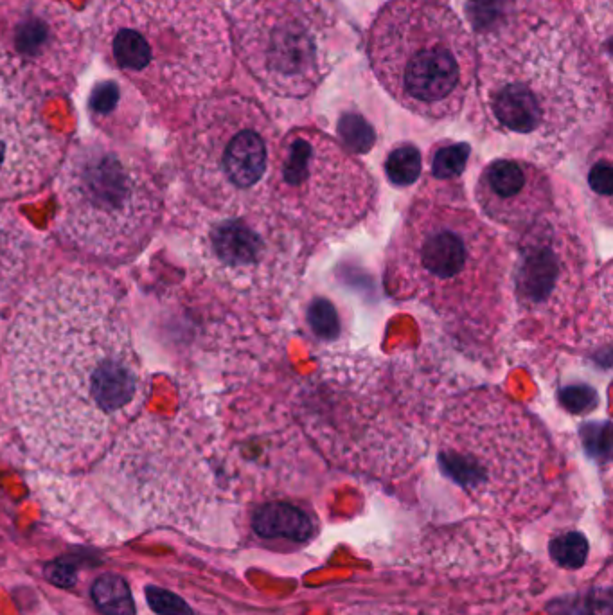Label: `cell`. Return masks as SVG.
<instances>
[{
    "label": "cell",
    "mask_w": 613,
    "mask_h": 615,
    "mask_svg": "<svg viewBox=\"0 0 613 615\" xmlns=\"http://www.w3.org/2000/svg\"><path fill=\"white\" fill-rule=\"evenodd\" d=\"M4 364L18 436L53 468L98 459L146 398L123 297L96 272L36 283L11 321Z\"/></svg>",
    "instance_id": "obj_1"
},
{
    "label": "cell",
    "mask_w": 613,
    "mask_h": 615,
    "mask_svg": "<svg viewBox=\"0 0 613 615\" xmlns=\"http://www.w3.org/2000/svg\"><path fill=\"white\" fill-rule=\"evenodd\" d=\"M486 38L479 98L498 134L549 152L608 107L601 63L574 20L515 18Z\"/></svg>",
    "instance_id": "obj_2"
},
{
    "label": "cell",
    "mask_w": 613,
    "mask_h": 615,
    "mask_svg": "<svg viewBox=\"0 0 613 615\" xmlns=\"http://www.w3.org/2000/svg\"><path fill=\"white\" fill-rule=\"evenodd\" d=\"M509 256L497 232L445 191L410 204L387 254V288L436 313L446 330L491 344L506 322Z\"/></svg>",
    "instance_id": "obj_3"
},
{
    "label": "cell",
    "mask_w": 613,
    "mask_h": 615,
    "mask_svg": "<svg viewBox=\"0 0 613 615\" xmlns=\"http://www.w3.org/2000/svg\"><path fill=\"white\" fill-rule=\"evenodd\" d=\"M437 459L477 508L504 517L542 511L558 477V450L540 419L498 389L455 396L437 425Z\"/></svg>",
    "instance_id": "obj_4"
},
{
    "label": "cell",
    "mask_w": 613,
    "mask_h": 615,
    "mask_svg": "<svg viewBox=\"0 0 613 615\" xmlns=\"http://www.w3.org/2000/svg\"><path fill=\"white\" fill-rule=\"evenodd\" d=\"M96 35L108 65L153 99L204 98L231 74L222 0H107Z\"/></svg>",
    "instance_id": "obj_5"
},
{
    "label": "cell",
    "mask_w": 613,
    "mask_h": 615,
    "mask_svg": "<svg viewBox=\"0 0 613 615\" xmlns=\"http://www.w3.org/2000/svg\"><path fill=\"white\" fill-rule=\"evenodd\" d=\"M62 240L107 263L134 258L152 240L162 213L159 179L135 153L103 141L74 146L58 168Z\"/></svg>",
    "instance_id": "obj_6"
},
{
    "label": "cell",
    "mask_w": 613,
    "mask_h": 615,
    "mask_svg": "<svg viewBox=\"0 0 613 615\" xmlns=\"http://www.w3.org/2000/svg\"><path fill=\"white\" fill-rule=\"evenodd\" d=\"M376 80L398 105L425 119L461 112L477 74V49L443 0H389L367 42Z\"/></svg>",
    "instance_id": "obj_7"
},
{
    "label": "cell",
    "mask_w": 613,
    "mask_h": 615,
    "mask_svg": "<svg viewBox=\"0 0 613 615\" xmlns=\"http://www.w3.org/2000/svg\"><path fill=\"white\" fill-rule=\"evenodd\" d=\"M276 126L254 99L220 94L202 101L182 141L189 189L211 213L232 214L270 204Z\"/></svg>",
    "instance_id": "obj_8"
},
{
    "label": "cell",
    "mask_w": 613,
    "mask_h": 615,
    "mask_svg": "<svg viewBox=\"0 0 613 615\" xmlns=\"http://www.w3.org/2000/svg\"><path fill=\"white\" fill-rule=\"evenodd\" d=\"M376 197L364 164L317 128H294L277 144L270 205L304 238L355 229L369 218Z\"/></svg>",
    "instance_id": "obj_9"
},
{
    "label": "cell",
    "mask_w": 613,
    "mask_h": 615,
    "mask_svg": "<svg viewBox=\"0 0 613 615\" xmlns=\"http://www.w3.org/2000/svg\"><path fill=\"white\" fill-rule=\"evenodd\" d=\"M232 20L241 62L272 96L308 98L331 69L333 0H234Z\"/></svg>",
    "instance_id": "obj_10"
},
{
    "label": "cell",
    "mask_w": 613,
    "mask_h": 615,
    "mask_svg": "<svg viewBox=\"0 0 613 615\" xmlns=\"http://www.w3.org/2000/svg\"><path fill=\"white\" fill-rule=\"evenodd\" d=\"M272 205L243 213H211L196 234L207 274L263 304H279L303 272V243Z\"/></svg>",
    "instance_id": "obj_11"
},
{
    "label": "cell",
    "mask_w": 613,
    "mask_h": 615,
    "mask_svg": "<svg viewBox=\"0 0 613 615\" xmlns=\"http://www.w3.org/2000/svg\"><path fill=\"white\" fill-rule=\"evenodd\" d=\"M592 268L583 234L556 211L520 232L513 290L518 317L531 335H569L570 326L585 315Z\"/></svg>",
    "instance_id": "obj_12"
},
{
    "label": "cell",
    "mask_w": 613,
    "mask_h": 615,
    "mask_svg": "<svg viewBox=\"0 0 613 615\" xmlns=\"http://www.w3.org/2000/svg\"><path fill=\"white\" fill-rule=\"evenodd\" d=\"M83 33L56 0H0V72L20 87L45 89L74 78Z\"/></svg>",
    "instance_id": "obj_13"
},
{
    "label": "cell",
    "mask_w": 613,
    "mask_h": 615,
    "mask_svg": "<svg viewBox=\"0 0 613 615\" xmlns=\"http://www.w3.org/2000/svg\"><path fill=\"white\" fill-rule=\"evenodd\" d=\"M60 161L62 139L36 110L31 92L0 72V202L35 193Z\"/></svg>",
    "instance_id": "obj_14"
},
{
    "label": "cell",
    "mask_w": 613,
    "mask_h": 615,
    "mask_svg": "<svg viewBox=\"0 0 613 615\" xmlns=\"http://www.w3.org/2000/svg\"><path fill=\"white\" fill-rule=\"evenodd\" d=\"M475 202L488 220L518 234L556 211L551 177L524 159L489 162L475 184Z\"/></svg>",
    "instance_id": "obj_15"
},
{
    "label": "cell",
    "mask_w": 613,
    "mask_h": 615,
    "mask_svg": "<svg viewBox=\"0 0 613 615\" xmlns=\"http://www.w3.org/2000/svg\"><path fill=\"white\" fill-rule=\"evenodd\" d=\"M252 529L261 538H285L290 542L310 540L315 526L310 513L286 500H268L252 515Z\"/></svg>",
    "instance_id": "obj_16"
},
{
    "label": "cell",
    "mask_w": 613,
    "mask_h": 615,
    "mask_svg": "<svg viewBox=\"0 0 613 615\" xmlns=\"http://www.w3.org/2000/svg\"><path fill=\"white\" fill-rule=\"evenodd\" d=\"M26 259V231L13 214L0 207V299L17 286Z\"/></svg>",
    "instance_id": "obj_17"
},
{
    "label": "cell",
    "mask_w": 613,
    "mask_h": 615,
    "mask_svg": "<svg viewBox=\"0 0 613 615\" xmlns=\"http://www.w3.org/2000/svg\"><path fill=\"white\" fill-rule=\"evenodd\" d=\"M92 599L105 615H135L134 596L121 576L105 574L92 585Z\"/></svg>",
    "instance_id": "obj_18"
},
{
    "label": "cell",
    "mask_w": 613,
    "mask_h": 615,
    "mask_svg": "<svg viewBox=\"0 0 613 615\" xmlns=\"http://www.w3.org/2000/svg\"><path fill=\"white\" fill-rule=\"evenodd\" d=\"M383 168L392 186L407 188V186H412L421 175L423 155L419 152L418 146L401 143L389 152Z\"/></svg>",
    "instance_id": "obj_19"
},
{
    "label": "cell",
    "mask_w": 613,
    "mask_h": 615,
    "mask_svg": "<svg viewBox=\"0 0 613 615\" xmlns=\"http://www.w3.org/2000/svg\"><path fill=\"white\" fill-rule=\"evenodd\" d=\"M123 89L114 80L99 81L92 89L89 98L90 116L94 123L107 128L110 123H116L117 114L123 107Z\"/></svg>",
    "instance_id": "obj_20"
},
{
    "label": "cell",
    "mask_w": 613,
    "mask_h": 615,
    "mask_svg": "<svg viewBox=\"0 0 613 615\" xmlns=\"http://www.w3.org/2000/svg\"><path fill=\"white\" fill-rule=\"evenodd\" d=\"M471 148L466 143L437 144L430 159V170L437 180H455L461 177L470 161Z\"/></svg>",
    "instance_id": "obj_21"
},
{
    "label": "cell",
    "mask_w": 613,
    "mask_h": 615,
    "mask_svg": "<svg viewBox=\"0 0 613 615\" xmlns=\"http://www.w3.org/2000/svg\"><path fill=\"white\" fill-rule=\"evenodd\" d=\"M549 553L554 562L563 569H579L587 562L588 540L587 536L570 531L565 535L556 536L549 545Z\"/></svg>",
    "instance_id": "obj_22"
},
{
    "label": "cell",
    "mask_w": 613,
    "mask_h": 615,
    "mask_svg": "<svg viewBox=\"0 0 613 615\" xmlns=\"http://www.w3.org/2000/svg\"><path fill=\"white\" fill-rule=\"evenodd\" d=\"M509 2L511 0H471L470 17L479 33L489 36L509 22Z\"/></svg>",
    "instance_id": "obj_23"
},
{
    "label": "cell",
    "mask_w": 613,
    "mask_h": 615,
    "mask_svg": "<svg viewBox=\"0 0 613 615\" xmlns=\"http://www.w3.org/2000/svg\"><path fill=\"white\" fill-rule=\"evenodd\" d=\"M146 599L148 605L155 614L159 615H193V610L186 601L178 598L177 594L159 587H146Z\"/></svg>",
    "instance_id": "obj_24"
},
{
    "label": "cell",
    "mask_w": 613,
    "mask_h": 615,
    "mask_svg": "<svg viewBox=\"0 0 613 615\" xmlns=\"http://www.w3.org/2000/svg\"><path fill=\"white\" fill-rule=\"evenodd\" d=\"M613 171L612 162L608 157L599 159L592 164V168L588 171V186L594 191V195L599 198H605L606 202H610L613 191Z\"/></svg>",
    "instance_id": "obj_25"
},
{
    "label": "cell",
    "mask_w": 613,
    "mask_h": 615,
    "mask_svg": "<svg viewBox=\"0 0 613 615\" xmlns=\"http://www.w3.org/2000/svg\"><path fill=\"white\" fill-rule=\"evenodd\" d=\"M311 326L320 335L337 333V317L328 303H317L310 313Z\"/></svg>",
    "instance_id": "obj_26"
},
{
    "label": "cell",
    "mask_w": 613,
    "mask_h": 615,
    "mask_svg": "<svg viewBox=\"0 0 613 615\" xmlns=\"http://www.w3.org/2000/svg\"><path fill=\"white\" fill-rule=\"evenodd\" d=\"M44 576L47 580L51 581L53 585L62 587V589H69V587H74V585H76V569L72 567L71 563H47L44 569Z\"/></svg>",
    "instance_id": "obj_27"
},
{
    "label": "cell",
    "mask_w": 613,
    "mask_h": 615,
    "mask_svg": "<svg viewBox=\"0 0 613 615\" xmlns=\"http://www.w3.org/2000/svg\"><path fill=\"white\" fill-rule=\"evenodd\" d=\"M578 400V412L581 410H588L594 403H596V393L590 391L587 387H578V389H569L567 394H563V403L570 407L572 403Z\"/></svg>",
    "instance_id": "obj_28"
}]
</instances>
